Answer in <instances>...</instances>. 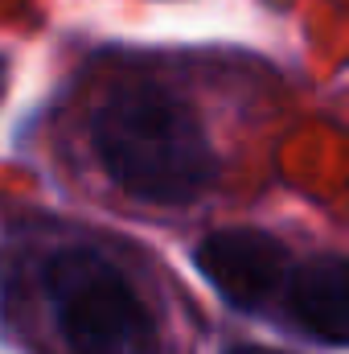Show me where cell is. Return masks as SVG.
Here are the masks:
<instances>
[{
    "mask_svg": "<svg viewBox=\"0 0 349 354\" xmlns=\"http://www.w3.org/2000/svg\"><path fill=\"white\" fill-rule=\"evenodd\" d=\"M193 264L218 288V297L226 305L259 313V309L279 301V288L288 280L292 256L267 231L226 227V231H210L193 248Z\"/></svg>",
    "mask_w": 349,
    "mask_h": 354,
    "instance_id": "cell-3",
    "label": "cell"
},
{
    "mask_svg": "<svg viewBox=\"0 0 349 354\" xmlns=\"http://www.w3.org/2000/svg\"><path fill=\"white\" fill-rule=\"evenodd\" d=\"M46 297L70 354H161L144 301L99 252H58L46 264Z\"/></svg>",
    "mask_w": 349,
    "mask_h": 354,
    "instance_id": "cell-2",
    "label": "cell"
},
{
    "mask_svg": "<svg viewBox=\"0 0 349 354\" xmlns=\"http://www.w3.org/2000/svg\"><path fill=\"white\" fill-rule=\"evenodd\" d=\"M279 301L308 338L325 346H349V260L312 256L304 264H292Z\"/></svg>",
    "mask_w": 349,
    "mask_h": 354,
    "instance_id": "cell-4",
    "label": "cell"
},
{
    "mask_svg": "<svg viewBox=\"0 0 349 354\" xmlns=\"http://www.w3.org/2000/svg\"><path fill=\"white\" fill-rule=\"evenodd\" d=\"M226 354H283V351H267V346H235V351Z\"/></svg>",
    "mask_w": 349,
    "mask_h": 354,
    "instance_id": "cell-5",
    "label": "cell"
},
{
    "mask_svg": "<svg viewBox=\"0 0 349 354\" xmlns=\"http://www.w3.org/2000/svg\"><path fill=\"white\" fill-rule=\"evenodd\" d=\"M90 145L103 174L152 206H185L218 177L214 145L193 107L152 83L111 91L94 107Z\"/></svg>",
    "mask_w": 349,
    "mask_h": 354,
    "instance_id": "cell-1",
    "label": "cell"
}]
</instances>
